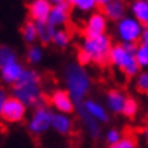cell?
Returning a JSON list of instances; mask_svg holds the SVG:
<instances>
[{
  "label": "cell",
  "mask_w": 148,
  "mask_h": 148,
  "mask_svg": "<svg viewBox=\"0 0 148 148\" xmlns=\"http://www.w3.org/2000/svg\"><path fill=\"white\" fill-rule=\"evenodd\" d=\"M64 82L65 89L71 94V97L74 98V101L79 107L88 98V94L91 91L92 82L89 73L79 62H71L64 70Z\"/></svg>",
  "instance_id": "1"
},
{
  "label": "cell",
  "mask_w": 148,
  "mask_h": 148,
  "mask_svg": "<svg viewBox=\"0 0 148 148\" xmlns=\"http://www.w3.org/2000/svg\"><path fill=\"white\" fill-rule=\"evenodd\" d=\"M12 97L21 100L27 106H36L42 100L41 74L35 70L26 68L23 77L12 86Z\"/></svg>",
  "instance_id": "2"
},
{
  "label": "cell",
  "mask_w": 148,
  "mask_h": 148,
  "mask_svg": "<svg viewBox=\"0 0 148 148\" xmlns=\"http://www.w3.org/2000/svg\"><path fill=\"white\" fill-rule=\"evenodd\" d=\"M109 64L125 77H136L142 70L136 59V45L132 44H113L109 55Z\"/></svg>",
  "instance_id": "3"
},
{
  "label": "cell",
  "mask_w": 148,
  "mask_h": 148,
  "mask_svg": "<svg viewBox=\"0 0 148 148\" xmlns=\"http://www.w3.org/2000/svg\"><path fill=\"white\" fill-rule=\"evenodd\" d=\"M26 68L18 60V56L14 49L9 45L0 47V79L6 85L14 86L23 77Z\"/></svg>",
  "instance_id": "4"
},
{
  "label": "cell",
  "mask_w": 148,
  "mask_h": 148,
  "mask_svg": "<svg viewBox=\"0 0 148 148\" xmlns=\"http://www.w3.org/2000/svg\"><path fill=\"white\" fill-rule=\"evenodd\" d=\"M112 39L104 33L100 36H85L82 45H80V51L88 55L92 64L97 65H104L109 62V55L112 50Z\"/></svg>",
  "instance_id": "5"
},
{
  "label": "cell",
  "mask_w": 148,
  "mask_h": 148,
  "mask_svg": "<svg viewBox=\"0 0 148 148\" xmlns=\"http://www.w3.org/2000/svg\"><path fill=\"white\" fill-rule=\"evenodd\" d=\"M144 24L139 23L133 15H125L115 24V36L119 42L138 45L140 42Z\"/></svg>",
  "instance_id": "6"
},
{
  "label": "cell",
  "mask_w": 148,
  "mask_h": 148,
  "mask_svg": "<svg viewBox=\"0 0 148 148\" xmlns=\"http://www.w3.org/2000/svg\"><path fill=\"white\" fill-rule=\"evenodd\" d=\"M51 124H53V112L45 106H38L33 110L32 116L29 118L27 130L35 136H41L51 129Z\"/></svg>",
  "instance_id": "7"
},
{
  "label": "cell",
  "mask_w": 148,
  "mask_h": 148,
  "mask_svg": "<svg viewBox=\"0 0 148 148\" xmlns=\"http://www.w3.org/2000/svg\"><path fill=\"white\" fill-rule=\"evenodd\" d=\"M26 115H27V104H24L21 100L15 97H9L8 101L0 106V118L6 123L18 124L24 121Z\"/></svg>",
  "instance_id": "8"
},
{
  "label": "cell",
  "mask_w": 148,
  "mask_h": 148,
  "mask_svg": "<svg viewBox=\"0 0 148 148\" xmlns=\"http://www.w3.org/2000/svg\"><path fill=\"white\" fill-rule=\"evenodd\" d=\"M107 23H109V18L106 17L104 12L94 11L92 14H89V17L86 18V21H85L83 35L88 36V38L104 35L106 30H107Z\"/></svg>",
  "instance_id": "9"
},
{
  "label": "cell",
  "mask_w": 148,
  "mask_h": 148,
  "mask_svg": "<svg viewBox=\"0 0 148 148\" xmlns=\"http://www.w3.org/2000/svg\"><path fill=\"white\" fill-rule=\"evenodd\" d=\"M77 109H79V113H85V115L91 116L100 124H104L109 121V110H107L106 104H101L94 98H86Z\"/></svg>",
  "instance_id": "10"
},
{
  "label": "cell",
  "mask_w": 148,
  "mask_h": 148,
  "mask_svg": "<svg viewBox=\"0 0 148 148\" xmlns=\"http://www.w3.org/2000/svg\"><path fill=\"white\" fill-rule=\"evenodd\" d=\"M50 104L53 106V109L60 113H73L76 110V101L71 97V94L66 89H55L50 94Z\"/></svg>",
  "instance_id": "11"
},
{
  "label": "cell",
  "mask_w": 148,
  "mask_h": 148,
  "mask_svg": "<svg viewBox=\"0 0 148 148\" xmlns=\"http://www.w3.org/2000/svg\"><path fill=\"white\" fill-rule=\"evenodd\" d=\"M127 100H129V97L121 89H110V91H107L106 97H104V101H106L104 104L110 113L123 115V110H124Z\"/></svg>",
  "instance_id": "12"
},
{
  "label": "cell",
  "mask_w": 148,
  "mask_h": 148,
  "mask_svg": "<svg viewBox=\"0 0 148 148\" xmlns=\"http://www.w3.org/2000/svg\"><path fill=\"white\" fill-rule=\"evenodd\" d=\"M53 5L50 0H32L29 5V17L33 21H47Z\"/></svg>",
  "instance_id": "13"
},
{
  "label": "cell",
  "mask_w": 148,
  "mask_h": 148,
  "mask_svg": "<svg viewBox=\"0 0 148 148\" xmlns=\"http://www.w3.org/2000/svg\"><path fill=\"white\" fill-rule=\"evenodd\" d=\"M70 8L71 6L68 5V2L53 5V9H51L50 17H49L47 21H49L51 26H55L56 29L62 27V26H65L70 20Z\"/></svg>",
  "instance_id": "14"
},
{
  "label": "cell",
  "mask_w": 148,
  "mask_h": 148,
  "mask_svg": "<svg viewBox=\"0 0 148 148\" xmlns=\"http://www.w3.org/2000/svg\"><path fill=\"white\" fill-rule=\"evenodd\" d=\"M51 129L59 134H70L73 130V119L68 113H53V124Z\"/></svg>",
  "instance_id": "15"
},
{
  "label": "cell",
  "mask_w": 148,
  "mask_h": 148,
  "mask_svg": "<svg viewBox=\"0 0 148 148\" xmlns=\"http://www.w3.org/2000/svg\"><path fill=\"white\" fill-rule=\"evenodd\" d=\"M103 12L112 21H119L125 17V3L124 0H110L107 5L103 6Z\"/></svg>",
  "instance_id": "16"
},
{
  "label": "cell",
  "mask_w": 148,
  "mask_h": 148,
  "mask_svg": "<svg viewBox=\"0 0 148 148\" xmlns=\"http://www.w3.org/2000/svg\"><path fill=\"white\" fill-rule=\"evenodd\" d=\"M132 15L144 26L148 24V0H133L130 5Z\"/></svg>",
  "instance_id": "17"
},
{
  "label": "cell",
  "mask_w": 148,
  "mask_h": 148,
  "mask_svg": "<svg viewBox=\"0 0 148 148\" xmlns=\"http://www.w3.org/2000/svg\"><path fill=\"white\" fill-rule=\"evenodd\" d=\"M21 38L26 44H30L33 45L35 41H38L39 36H38V27H36V21H26L21 27Z\"/></svg>",
  "instance_id": "18"
},
{
  "label": "cell",
  "mask_w": 148,
  "mask_h": 148,
  "mask_svg": "<svg viewBox=\"0 0 148 148\" xmlns=\"http://www.w3.org/2000/svg\"><path fill=\"white\" fill-rule=\"evenodd\" d=\"M79 116H80V121H82L86 133L94 139L100 138V134H101V125H100V123H97L95 119H92L91 116L85 115V113H79Z\"/></svg>",
  "instance_id": "19"
},
{
  "label": "cell",
  "mask_w": 148,
  "mask_h": 148,
  "mask_svg": "<svg viewBox=\"0 0 148 148\" xmlns=\"http://www.w3.org/2000/svg\"><path fill=\"white\" fill-rule=\"evenodd\" d=\"M36 27H38L39 41H41L42 44H49V42L53 41V36H55V33H56L55 26H51L49 21H38Z\"/></svg>",
  "instance_id": "20"
},
{
  "label": "cell",
  "mask_w": 148,
  "mask_h": 148,
  "mask_svg": "<svg viewBox=\"0 0 148 148\" xmlns=\"http://www.w3.org/2000/svg\"><path fill=\"white\" fill-rule=\"evenodd\" d=\"M71 8L77 9L79 12L83 14H92L97 8V0H66Z\"/></svg>",
  "instance_id": "21"
},
{
  "label": "cell",
  "mask_w": 148,
  "mask_h": 148,
  "mask_svg": "<svg viewBox=\"0 0 148 148\" xmlns=\"http://www.w3.org/2000/svg\"><path fill=\"white\" fill-rule=\"evenodd\" d=\"M70 41H71V36L65 29H56V33H55V36H53L51 42L55 47H58V49H66V47L70 45Z\"/></svg>",
  "instance_id": "22"
},
{
  "label": "cell",
  "mask_w": 148,
  "mask_h": 148,
  "mask_svg": "<svg viewBox=\"0 0 148 148\" xmlns=\"http://www.w3.org/2000/svg\"><path fill=\"white\" fill-rule=\"evenodd\" d=\"M27 60H29V64L32 65H38V64H41L42 62V59H44V51L42 49L39 45H30L29 49H27Z\"/></svg>",
  "instance_id": "23"
},
{
  "label": "cell",
  "mask_w": 148,
  "mask_h": 148,
  "mask_svg": "<svg viewBox=\"0 0 148 148\" xmlns=\"http://www.w3.org/2000/svg\"><path fill=\"white\" fill-rule=\"evenodd\" d=\"M136 59L142 70H148V44L139 42L136 45Z\"/></svg>",
  "instance_id": "24"
},
{
  "label": "cell",
  "mask_w": 148,
  "mask_h": 148,
  "mask_svg": "<svg viewBox=\"0 0 148 148\" xmlns=\"http://www.w3.org/2000/svg\"><path fill=\"white\" fill-rule=\"evenodd\" d=\"M134 86L139 92L148 94V71L144 70L140 71L136 77H134Z\"/></svg>",
  "instance_id": "25"
},
{
  "label": "cell",
  "mask_w": 148,
  "mask_h": 148,
  "mask_svg": "<svg viewBox=\"0 0 148 148\" xmlns=\"http://www.w3.org/2000/svg\"><path fill=\"white\" fill-rule=\"evenodd\" d=\"M109 148H138V142L132 134H124L121 140H118L113 145H109Z\"/></svg>",
  "instance_id": "26"
},
{
  "label": "cell",
  "mask_w": 148,
  "mask_h": 148,
  "mask_svg": "<svg viewBox=\"0 0 148 148\" xmlns=\"http://www.w3.org/2000/svg\"><path fill=\"white\" fill-rule=\"evenodd\" d=\"M138 110H139L138 101H136L134 98H130V97H129V100H127V103H125V106H124L123 115H125L127 118H133V116H136Z\"/></svg>",
  "instance_id": "27"
},
{
  "label": "cell",
  "mask_w": 148,
  "mask_h": 148,
  "mask_svg": "<svg viewBox=\"0 0 148 148\" xmlns=\"http://www.w3.org/2000/svg\"><path fill=\"white\" fill-rule=\"evenodd\" d=\"M123 136H124V134L121 133L118 129H109L104 133V140H106L107 145H113V144H116L118 140H121Z\"/></svg>",
  "instance_id": "28"
},
{
  "label": "cell",
  "mask_w": 148,
  "mask_h": 148,
  "mask_svg": "<svg viewBox=\"0 0 148 148\" xmlns=\"http://www.w3.org/2000/svg\"><path fill=\"white\" fill-rule=\"evenodd\" d=\"M77 62L80 64V65H88V64H91V59L88 58V55L86 53H83V51H80L79 55H77Z\"/></svg>",
  "instance_id": "29"
},
{
  "label": "cell",
  "mask_w": 148,
  "mask_h": 148,
  "mask_svg": "<svg viewBox=\"0 0 148 148\" xmlns=\"http://www.w3.org/2000/svg\"><path fill=\"white\" fill-rule=\"evenodd\" d=\"M140 42H142V44H148V24L144 26V29H142V36H140Z\"/></svg>",
  "instance_id": "30"
},
{
  "label": "cell",
  "mask_w": 148,
  "mask_h": 148,
  "mask_svg": "<svg viewBox=\"0 0 148 148\" xmlns=\"http://www.w3.org/2000/svg\"><path fill=\"white\" fill-rule=\"evenodd\" d=\"M8 94H6L5 91H0V106H3L6 101H8Z\"/></svg>",
  "instance_id": "31"
},
{
  "label": "cell",
  "mask_w": 148,
  "mask_h": 148,
  "mask_svg": "<svg viewBox=\"0 0 148 148\" xmlns=\"http://www.w3.org/2000/svg\"><path fill=\"white\" fill-rule=\"evenodd\" d=\"M142 136L145 138V140H147V142H148V125H147L145 129H144V132H142Z\"/></svg>",
  "instance_id": "32"
},
{
  "label": "cell",
  "mask_w": 148,
  "mask_h": 148,
  "mask_svg": "<svg viewBox=\"0 0 148 148\" xmlns=\"http://www.w3.org/2000/svg\"><path fill=\"white\" fill-rule=\"evenodd\" d=\"M110 0H97V5H101V6H104V5H107Z\"/></svg>",
  "instance_id": "33"
},
{
  "label": "cell",
  "mask_w": 148,
  "mask_h": 148,
  "mask_svg": "<svg viewBox=\"0 0 148 148\" xmlns=\"http://www.w3.org/2000/svg\"><path fill=\"white\" fill-rule=\"evenodd\" d=\"M51 5H59V3H65L66 0H50Z\"/></svg>",
  "instance_id": "34"
}]
</instances>
